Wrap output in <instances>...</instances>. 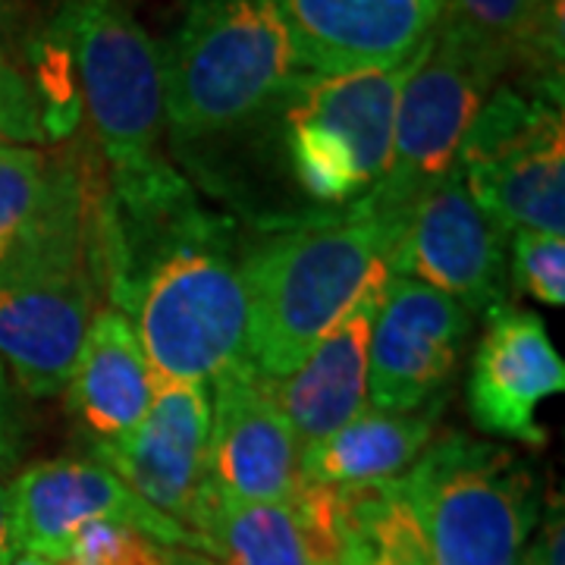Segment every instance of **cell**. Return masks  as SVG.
Here are the masks:
<instances>
[{
	"mask_svg": "<svg viewBox=\"0 0 565 565\" xmlns=\"http://www.w3.org/2000/svg\"><path fill=\"white\" fill-rule=\"evenodd\" d=\"M13 553L10 546V487L0 478V563Z\"/></svg>",
	"mask_w": 565,
	"mask_h": 565,
	"instance_id": "obj_27",
	"label": "cell"
},
{
	"mask_svg": "<svg viewBox=\"0 0 565 565\" xmlns=\"http://www.w3.org/2000/svg\"><path fill=\"white\" fill-rule=\"evenodd\" d=\"M92 452L139 500L180 522L199 541L204 509L217 490L211 478L207 386L154 381L145 418L122 437L98 440Z\"/></svg>",
	"mask_w": 565,
	"mask_h": 565,
	"instance_id": "obj_10",
	"label": "cell"
},
{
	"mask_svg": "<svg viewBox=\"0 0 565 565\" xmlns=\"http://www.w3.org/2000/svg\"><path fill=\"white\" fill-rule=\"evenodd\" d=\"M440 403L427 412H362L321 444L302 449V475L327 487H371L403 478L437 427Z\"/></svg>",
	"mask_w": 565,
	"mask_h": 565,
	"instance_id": "obj_19",
	"label": "cell"
},
{
	"mask_svg": "<svg viewBox=\"0 0 565 565\" xmlns=\"http://www.w3.org/2000/svg\"><path fill=\"white\" fill-rule=\"evenodd\" d=\"M403 214L367 199L264 233L239 262L252 367L282 381L337 323L367 274L390 258Z\"/></svg>",
	"mask_w": 565,
	"mask_h": 565,
	"instance_id": "obj_2",
	"label": "cell"
},
{
	"mask_svg": "<svg viewBox=\"0 0 565 565\" xmlns=\"http://www.w3.org/2000/svg\"><path fill=\"white\" fill-rule=\"evenodd\" d=\"M61 565H177V553L139 527L92 522L76 534Z\"/></svg>",
	"mask_w": 565,
	"mask_h": 565,
	"instance_id": "obj_23",
	"label": "cell"
},
{
	"mask_svg": "<svg viewBox=\"0 0 565 565\" xmlns=\"http://www.w3.org/2000/svg\"><path fill=\"white\" fill-rule=\"evenodd\" d=\"M515 286L537 302L565 305V243L563 236L519 230L512 243Z\"/></svg>",
	"mask_w": 565,
	"mask_h": 565,
	"instance_id": "obj_24",
	"label": "cell"
},
{
	"mask_svg": "<svg viewBox=\"0 0 565 565\" xmlns=\"http://www.w3.org/2000/svg\"><path fill=\"white\" fill-rule=\"evenodd\" d=\"M41 141H47V126L39 92L0 44V145Z\"/></svg>",
	"mask_w": 565,
	"mask_h": 565,
	"instance_id": "obj_25",
	"label": "cell"
},
{
	"mask_svg": "<svg viewBox=\"0 0 565 565\" xmlns=\"http://www.w3.org/2000/svg\"><path fill=\"white\" fill-rule=\"evenodd\" d=\"M22 446V412L17 403L13 384L7 381V371L0 362V471L20 459Z\"/></svg>",
	"mask_w": 565,
	"mask_h": 565,
	"instance_id": "obj_26",
	"label": "cell"
},
{
	"mask_svg": "<svg viewBox=\"0 0 565 565\" xmlns=\"http://www.w3.org/2000/svg\"><path fill=\"white\" fill-rule=\"evenodd\" d=\"M471 315L440 289L412 277H390L371 327L367 399L377 412L405 415L440 403Z\"/></svg>",
	"mask_w": 565,
	"mask_h": 565,
	"instance_id": "obj_12",
	"label": "cell"
},
{
	"mask_svg": "<svg viewBox=\"0 0 565 565\" xmlns=\"http://www.w3.org/2000/svg\"><path fill=\"white\" fill-rule=\"evenodd\" d=\"M415 57L390 70L299 73L292 79L280 102L286 104V148L296 180L315 202L345 207L384 180L396 104Z\"/></svg>",
	"mask_w": 565,
	"mask_h": 565,
	"instance_id": "obj_6",
	"label": "cell"
},
{
	"mask_svg": "<svg viewBox=\"0 0 565 565\" xmlns=\"http://www.w3.org/2000/svg\"><path fill=\"white\" fill-rule=\"evenodd\" d=\"M92 129L110 167V189L161 173V57L126 0H76L66 17Z\"/></svg>",
	"mask_w": 565,
	"mask_h": 565,
	"instance_id": "obj_8",
	"label": "cell"
},
{
	"mask_svg": "<svg viewBox=\"0 0 565 565\" xmlns=\"http://www.w3.org/2000/svg\"><path fill=\"white\" fill-rule=\"evenodd\" d=\"M3 565H61V563H51V559H44V556H35V553H10Z\"/></svg>",
	"mask_w": 565,
	"mask_h": 565,
	"instance_id": "obj_28",
	"label": "cell"
},
{
	"mask_svg": "<svg viewBox=\"0 0 565 565\" xmlns=\"http://www.w3.org/2000/svg\"><path fill=\"white\" fill-rule=\"evenodd\" d=\"M399 481L430 565H522L537 505L531 471L509 449L444 434Z\"/></svg>",
	"mask_w": 565,
	"mask_h": 565,
	"instance_id": "obj_5",
	"label": "cell"
},
{
	"mask_svg": "<svg viewBox=\"0 0 565 565\" xmlns=\"http://www.w3.org/2000/svg\"><path fill=\"white\" fill-rule=\"evenodd\" d=\"M104 192L107 185L98 189L76 158L51 161L39 214L0 264V362L32 396L66 390L98 315Z\"/></svg>",
	"mask_w": 565,
	"mask_h": 565,
	"instance_id": "obj_1",
	"label": "cell"
},
{
	"mask_svg": "<svg viewBox=\"0 0 565 565\" xmlns=\"http://www.w3.org/2000/svg\"><path fill=\"white\" fill-rule=\"evenodd\" d=\"M390 277L422 280L456 299L468 315L505 305V233L468 195L459 163L424 185L393 245Z\"/></svg>",
	"mask_w": 565,
	"mask_h": 565,
	"instance_id": "obj_11",
	"label": "cell"
},
{
	"mask_svg": "<svg viewBox=\"0 0 565 565\" xmlns=\"http://www.w3.org/2000/svg\"><path fill=\"white\" fill-rule=\"evenodd\" d=\"M66 390L82 424L102 440L129 434L145 418L154 396V374L136 327L117 308L95 315Z\"/></svg>",
	"mask_w": 565,
	"mask_h": 565,
	"instance_id": "obj_18",
	"label": "cell"
},
{
	"mask_svg": "<svg viewBox=\"0 0 565 565\" xmlns=\"http://www.w3.org/2000/svg\"><path fill=\"white\" fill-rule=\"evenodd\" d=\"M114 305L136 327L154 381L204 386L248 362V299L221 217L167 245Z\"/></svg>",
	"mask_w": 565,
	"mask_h": 565,
	"instance_id": "obj_3",
	"label": "cell"
},
{
	"mask_svg": "<svg viewBox=\"0 0 565 565\" xmlns=\"http://www.w3.org/2000/svg\"><path fill=\"white\" fill-rule=\"evenodd\" d=\"M161 57L163 120L199 141L258 120L299 76L286 32L264 0H185Z\"/></svg>",
	"mask_w": 565,
	"mask_h": 565,
	"instance_id": "obj_4",
	"label": "cell"
},
{
	"mask_svg": "<svg viewBox=\"0 0 565 565\" xmlns=\"http://www.w3.org/2000/svg\"><path fill=\"white\" fill-rule=\"evenodd\" d=\"M177 565H211L207 559H202V556H182V553H177Z\"/></svg>",
	"mask_w": 565,
	"mask_h": 565,
	"instance_id": "obj_29",
	"label": "cell"
},
{
	"mask_svg": "<svg viewBox=\"0 0 565 565\" xmlns=\"http://www.w3.org/2000/svg\"><path fill=\"white\" fill-rule=\"evenodd\" d=\"M544 7H563V0H541Z\"/></svg>",
	"mask_w": 565,
	"mask_h": 565,
	"instance_id": "obj_30",
	"label": "cell"
},
{
	"mask_svg": "<svg viewBox=\"0 0 565 565\" xmlns=\"http://www.w3.org/2000/svg\"><path fill=\"white\" fill-rule=\"evenodd\" d=\"M505 70L500 51L444 17L399 92L384 180L364 199L405 217L424 185L459 163L465 136Z\"/></svg>",
	"mask_w": 565,
	"mask_h": 565,
	"instance_id": "obj_7",
	"label": "cell"
},
{
	"mask_svg": "<svg viewBox=\"0 0 565 565\" xmlns=\"http://www.w3.org/2000/svg\"><path fill=\"white\" fill-rule=\"evenodd\" d=\"M199 541L223 565H318L289 503H239L214 490Z\"/></svg>",
	"mask_w": 565,
	"mask_h": 565,
	"instance_id": "obj_21",
	"label": "cell"
},
{
	"mask_svg": "<svg viewBox=\"0 0 565 565\" xmlns=\"http://www.w3.org/2000/svg\"><path fill=\"white\" fill-rule=\"evenodd\" d=\"M211 403V478L239 503H292L302 487V449L274 396L270 377L252 362L226 367Z\"/></svg>",
	"mask_w": 565,
	"mask_h": 565,
	"instance_id": "obj_15",
	"label": "cell"
},
{
	"mask_svg": "<svg viewBox=\"0 0 565 565\" xmlns=\"http://www.w3.org/2000/svg\"><path fill=\"white\" fill-rule=\"evenodd\" d=\"M51 182V161L29 145H0V264L35 221Z\"/></svg>",
	"mask_w": 565,
	"mask_h": 565,
	"instance_id": "obj_22",
	"label": "cell"
},
{
	"mask_svg": "<svg viewBox=\"0 0 565 565\" xmlns=\"http://www.w3.org/2000/svg\"><path fill=\"white\" fill-rule=\"evenodd\" d=\"M296 70L318 76L412 61L444 20V0H264Z\"/></svg>",
	"mask_w": 565,
	"mask_h": 565,
	"instance_id": "obj_14",
	"label": "cell"
},
{
	"mask_svg": "<svg viewBox=\"0 0 565 565\" xmlns=\"http://www.w3.org/2000/svg\"><path fill=\"white\" fill-rule=\"evenodd\" d=\"M92 522H120L139 527L161 544L202 550L180 522L139 500L102 462H35L10 484L13 553H35L51 563H61L76 534Z\"/></svg>",
	"mask_w": 565,
	"mask_h": 565,
	"instance_id": "obj_13",
	"label": "cell"
},
{
	"mask_svg": "<svg viewBox=\"0 0 565 565\" xmlns=\"http://www.w3.org/2000/svg\"><path fill=\"white\" fill-rule=\"evenodd\" d=\"M386 280L390 267L381 262L367 274L352 305L305 355V362L289 377L270 381L299 449L321 444L323 437L364 412L367 345Z\"/></svg>",
	"mask_w": 565,
	"mask_h": 565,
	"instance_id": "obj_17",
	"label": "cell"
},
{
	"mask_svg": "<svg viewBox=\"0 0 565 565\" xmlns=\"http://www.w3.org/2000/svg\"><path fill=\"white\" fill-rule=\"evenodd\" d=\"M459 170L475 204L500 230L565 233V132L556 95L497 85L475 117Z\"/></svg>",
	"mask_w": 565,
	"mask_h": 565,
	"instance_id": "obj_9",
	"label": "cell"
},
{
	"mask_svg": "<svg viewBox=\"0 0 565 565\" xmlns=\"http://www.w3.org/2000/svg\"><path fill=\"white\" fill-rule=\"evenodd\" d=\"M563 390L565 364L534 311L503 305L487 315L468 377V412L481 430L541 446L546 434L537 408Z\"/></svg>",
	"mask_w": 565,
	"mask_h": 565,
	"instance_id": "obj_16",
	"label": "cell"
},
{
	"mask_svg": "<svg viewBox=\"0 0 565 565\" xmlns=\"http://www.w3.org/2000/svg\"><path fill=\"white\" fill-rule=\"evenodd\" d=\"M444 17L500 51L509 70L522 66L537 92L559 98L563 7L541 0H444Z\"/></svg>",
	"mask_w": 565,
	"mask_h": 565,
	"instance_id": "obj_20",
	"label": "cell"
}]
</instances>
